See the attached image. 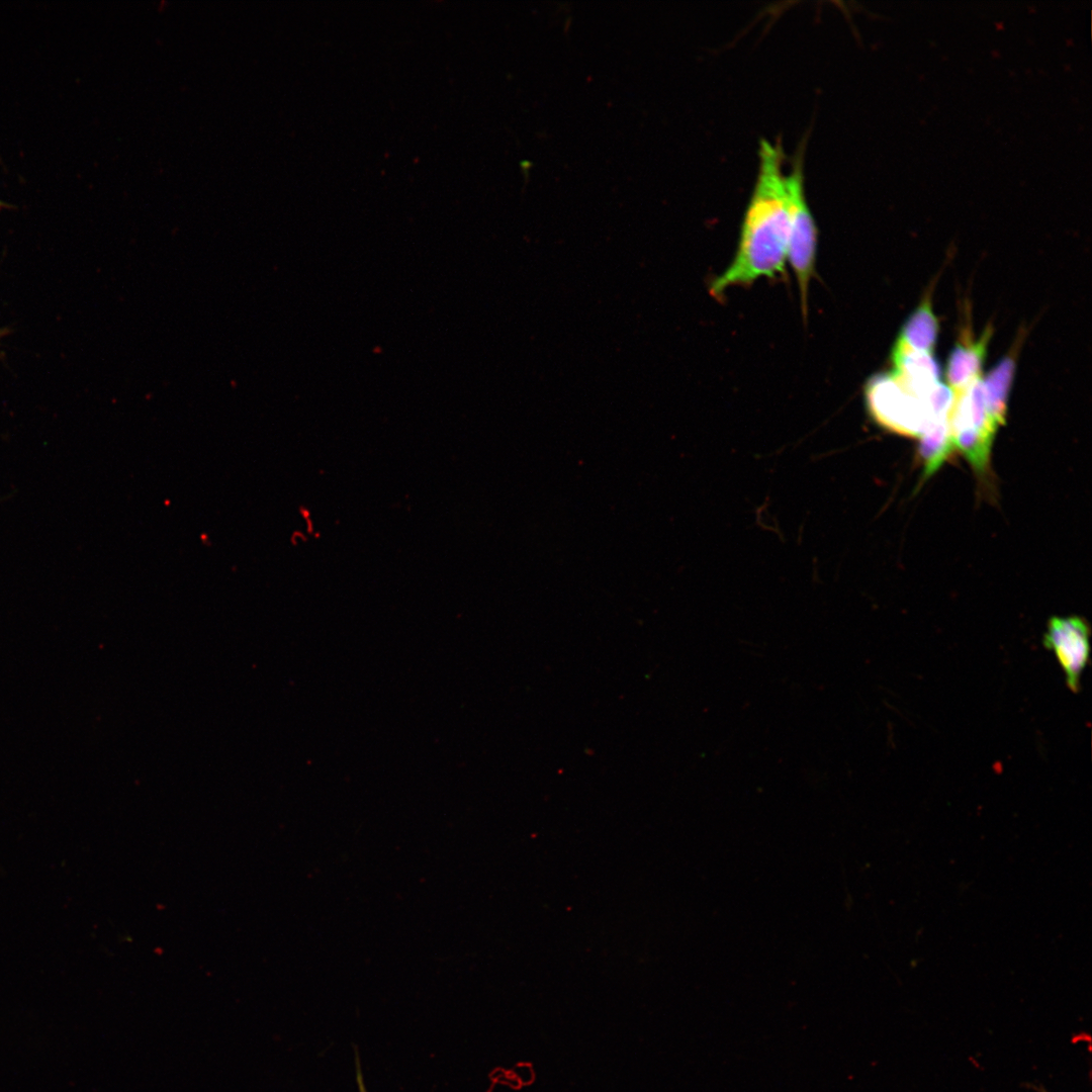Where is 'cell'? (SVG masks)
<instances>
[{
    "label": "cell",
    "instance_id": "6da1fadb",
    "mask_svg": "<svg viewBox=\"0 0 1092 1092\" xmlns=\"http://www.w3.org/2000/svg\"><path fill=\"white\" fill-rule=\"evenodd\" d=\"M783 162L782 145L762 139L757 175L745 209L737 250L729 266L713 280L712 295L720 296L728 288L784 273L788 261L789 218Z\"/></svg>",
    "mask_w": 1092,
    "mask_h": 1092
},
{
    "label": "cell",
    "instance_id": "7a4b0ae2",
    "mask_svg": "<svg viewBox=\"0 0 1092 1092\" xmlns=\"http://www.w3.org/2000/svg\"><path fill=\"white\" fill-rule=\"evenodd\" d=\"M800 154L798 153L791 171L786 175L789 218L788 261L798 282L805 315L809 284L815 269L818 233L805 195L803 163Z\"/></svg>",
    "mask_w": 1092,
    "mask_h": 1092
},
{
    "label": "cell",
    "instance_id": "3957f363",
    "mask_svg": "<svg viewBox=\"0 0 1092 1092\" xmlns=\"http://www.w3.org/2000/svg\"><path fill=\"white\" fill-rule=\"evenodd\" d=\"M867 410L882 428L896 434L920 437L930 417L923 402L890 373H879L864 388Z\"/></svg>",
    "mask_w": 1092,
    "mask_h": 1092
},
{
    "label": "cell",
    "instance_id": "277c9868",
    "mask_svg": "<svg viewBox=\"0 0 1092 1092\" xmlns=\"http://www.w3.org/2000/svg\"><path fill=\"white\" fill-rule=\"evenodd\" d=\"M1043 645L1056 656L1068 688L1078 692L1080 679L1089 662L1090 627L1079 616H1054L1046 625Z\"/></svg>",
    "mask_w": 1092,
    "mask_h": 1092
},
{
    "label": "cell",
    "instance_id": "5b68a950",
    "mask_svg": "<svg viewBox=\"0 0 1092 1092\" xmlns=\"http://www.w3.org/2000/svg\"><path fill=\"white\" fill-rule=\"evenodd\" d=\"M891 361L894 366L891 373L922 402L931 387L939 382L940 368L931 353L912 350L896 340Z\"/></svg>",
    "mask_w": 1092,
    "mask_h": 1092
},
{
    "label": "cell",
    "instance_id": "8992f818",
    "mask_svg": "<svg viewBox=\"0 0 1092 1092\" xmlns=\"http://www.w3.org/2000/svg\"><path fill=\"white\" fill-rule=\"evenodd\" d=\"M992 334L993 329L988 325L979 339L963 336L957 342L949 353L945 369L946 380L952 391L962 390L980 375Z\"/></svg>",
    "mask_w": 1092,
    "mask_h": 1092
},
{
    "label": "cell",
    "instance_id": "52a82bcc",
    "mask_svg": "<svg viewBox=\"0 0 1092 1092\" xmlns=\"http://www.w3.org/2000/svg\"><path fill=\"white\" fill-rule=\"evenodd\" d=\"M1017 345L988 372L983 379L984 396L987 411L997 426L1005 424L1008 398L1013 382Z\"/></svg>",
    "mask_w": 1092,
    "mask_h": 1092
},
{
    "label": "cell",
    "instance_id": "ba28073f",
    "mask_svg": "<svg viewBox=\"0 0 1092 1092\" xmlns=\"http://www.w3.org/2000/svg\"><path fill=\"white\" fill-rule=\"evenodd\" d=\"M938 331V320L933 312L931 298L927 294L909 314L897 340L912 350L932 354Z\"/></svg>",
    "mask_w": 1092,
    "mask_h": 1092
},
{
    "label": "cell",
    "instance_id": "9c48e42d",
    "mask_svg": "<svg viewBox=\"0 0 1092 1092\" xmlns=\"http://www.w3.org/2000/svg\"><path fill=\"white\" fill-rule=\"evenodd\" d=\"M918 453L923 463V477L936 472L954 451L948 417L930 419L920 435Z\"/></svg>",
    "mask_w": 1092,
    "mask_h": 1092
},
{
    "label": "cell",
    "instance_id": "30bf717a",
    "mask_svg": "<svg viewBox=\"0 0 1092 1092\" xmlns=\"http://www.w3.org/2000/svg\"><path fill=\"white\" fill-rule=\"evenodd\" d=\"M356 1066H357V1068H356V1079H357V1084H358V1090H359V1092H367L365 1084H364L363 1075H362V1072H361V1066H360V1063H359L358 1054H356Z\"/></svg>",
    "mask_w": 1092,
    "mask_h": 1092
},
{
    "label": "cell",
    "instance_id": "8fae6325",
    "mask_svg": "<svg viewBox=\"0 0 1092 1092\" xmlns=\"http://www.w3.org/2000/svg\"><path fill=\"white\" fill-rule=\"evenodd\" d=\"M8 206H9V205H8L7 203H5V202H3V201H1V200H0V208H1V207H8Z\"/></svg>",
    "mask_w": 1092,
    "mask_h": 1092
},
{
    "label": "cell",
    "instance_id": "7c38bea8",
    "mask_svg": "<svg viewBox=\"0 0 1092 1092\" xmlns=\"http://www.w3.org/2000/svg\"><path fill=\"white\" fill-rule=\"evenodd\" d=\"M2 334H3V333H2L1 331H0V337L2 336Z\"/></svg>",
    "mask_w": 1092,
    "mask_h": 1092
}]
</instances>
